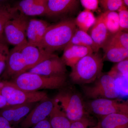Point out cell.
Masks as SVG:
<instances>
[{
	"instance_id": "6da1fadb",
	"label": "cell",
	"mask_w": 128,
	"mask_h": 128,
	"mask_svg": "<svg viewBox=\"0 0 128 128\" xmlns=\"http://www.w3.org/2000/svg\"><path fill=\"white\" fill-rule=\"evenodd\" d=\"M77 27L74 20L67 19L50 25L46 30L40 48L54 53L64 49L70 43Z\"/></svg>"
},
{
	"instance_id": "7a4b0ae2",
	"label": "cell",
	"mask_w": 128,
	"mask_h": 128,
	"mask_svg": "<svg viewBox=\"0 0 128 128\" xmlns=\"http://www.w3.org/2000/svg\"><path fill=\"white\" fill-rule=\"evenodd\" d=\"M102 57L98 52L86 56L72 68L70 77L73 83L85 85L94 82L102 75Z\"/></svg>"
},
{
	"instance_id": "3957f363",
	"label": "cell",
	"mask_w": 128,
	"mask_h": 128,
	"mask_svg": "<svg viewBox=\"0 0 128 128\" xmlns=\"http://www.w3.org/2000/svg\"><path fill=\"white\" fill-rule=\"evenodd\" d=\"M66 75L46 76L26 72L12 80L17 87L28 91H38L43 89H56L64 87L66 83Z\"/></svg>"
},
{
	"instance_id": "277c9868",
	"label": "cell",
	"mask_w": 128,
	"mask_h": 128,
	"mask_svg": "<svg viewBox=\"0 0 128 128\" xmlns=\"http://www.w3.org/2000/svg\"><path fill=\"white\" fill-rule=\"evenodd\" d=\"M0 90L2 96L9 105L37 103L48 98L45 92L25 90L7 80L2 82Z\"/></svg>"
},
{
	"instance_id": "5b68a950",
	"label": "cell",
	"mask_w": 128,
	"mask_h": 128,
	"mask_svg": "<svg viewBox=\"0 0 128 128\" xmlns=\"http://www.w3.org/2000/svg\"><path fill=\"white\" fill-rule=\"evenodd\" d=\"M29 20L28 17L18 12L4 28L2 36L6 42L14 46L27 42L26 33Z\"/></svg>"
},
{
	"instance_id": "8992f818",
	"label": "cell",
	"mask_w": 128,
	"mask_h": 128,
	"mask_svg": "<svg viewBox=\"0 0 128 128\" xmlns=\"http://www.w3.org/2000/svg\"><path fill=\"white\" fill-rule=\"evenodd\" d=\"M90 86L83 87V92L88 98L92 99L98 98L115 99L119 96L115 80L108 74L101 75Z\"/></svg>"
},
{
	"instance_id": "52a82bcc",
	"label": "cell",
	"mask_w": 128,
	"mask_h": 128,
	"mask_svg": "<svg viewBox=\"0 0 128 128\" xmlns=\"http://www.w3.org/2000/svg\"><path fill=\"white\" fill-rule=\"evenodd\" d=\"M58 103L66 117L71 122L87 116L81 98L72 92H65L58 94L54 98Z\"/></svg>"
},
{
	"instance_id": "ba28073f",
	"label": "cell",
	"mask_w": 128,
	"mask_h": 128,
	"mask_svg": "<svg viewBox=\"0 0 128 128\" xmlns=\"http://www.w3.org/2000/svg\"><path fill=\"white\" fill-rule=\"evenodd\" d=\"M87 105L91 112L102 117L116 113L128 114V102L110 98H98L89 102Z\"/></svg>"
},
{
	"instance_id": "9c48e42d",
	"label": "cell",
	"mask_w": 128,
	"mask_h": 128,
	"mask_svg": "<svg viewBox=\"0 0 128 128\" xmlns=\"http://www.w3.org/2000/svg\"><path fill=\"white\" fill-rule=\"evenodd\" d=\"M54 105V99L48 98L39 102L20 123L21 128H31L48 118Z\"/></svg>"
},
{
	"instance_id": "30bf717a",
	"label": "cell",
	"mask_w": 128,
	"mask_h": 128,
	"mask_svg": "<svg viewBox=\"0 0 128 128\" xmlns=\"http://www.w3.org/2000/svg\"><path fill=\"white\" fill-rule=\"evenodd\" d=\"M66 66L62 58L54 54L28 71L46 76L66 75Z\"/></svg>"
},
{
	"instance_id": "8fae6325",
	"label": "cell",
	"mask_w": 128,
	"mask_h": 128,
	"mask_svg": "<svg viewBox=\"0 0 128 128\" xmlns=\"http://www.w3.org/2000/svg\"><path fill=\"white\" fill-rule=\"evenodd\" d=\"M28 71L18 46L9 50L6 68L2 76L5 79H14Z\"/></svg>"
},
{
	"instance_id": "7c38bea8",
	"label": "cell",
	"mask_w": 128,
	"mask_h": 128,
	"mask_svg": "<svg viewBox=\"0 0 128 128\" xmlns=\"http://www.w3.org/2000/svg\"><path fill=\"white\" fill-rule=\"evenodd\" d=\"M18 46L28 71L54 54L46 51L42 48L28 43V42Z\"/></svg>"
},
{
	"instance_id": "4fadbf2b",
	"label": "cell",
	"mask_w": 128,
	"mask_h": 128,
	"mask_svg": "<svg viewBox=\"0 0 128 128\" xmlns=\"http://www.w3.org/2000/svg\"><path fill=\"white\" fill-rule=\"evenodd\" d=\"M27 103L7 106L0 108V116L7 120L11 125L20 123L36 105Z\"/></svg>"
},
{
	"instance_id": "5bb4252c",
	"label": "cell",
	"mask_w": 128,
	"mask_h": 128,
	"mask_svg": "<svg viewBox=\"0 0 128 128\" xmlns=\"http://www.w3.org/2000/svg\"><path fill=\"white\" fill-rule=\"evenodd\" d=\"M50 25L41 19H29L26 33L28 43L40 48L44 36Z\"/></svg>"
},
{
	"instance_id": "9a60e30c",
	"label": "cell",
	"mask_w": 128,
	"mask_h": 128,
	"mask_svg": "<svg viewBox=\"0 0 128 128\" xmlns=\"http://www.w3.org/2000/svg\"><path fill=\"white\" fill-rule=\"evenodd\" d=\"M80 0H48L45 16L55 17L72 13L77 9Z\"/></svg>"
},
{
	"instance_id": "2e32d148",
	"label": "cell",
	"mask_w": 128,
	"mask_h": 128,
	"mask_svg": "<svg viewBox=\"0 0 128 128\" xmlns=\"http://www.w3.org/2000/svg\"><path fill=\"white\" fill-rule=\"evenodd\" d=\"M48 0H20L13 6L27 16H45Z\"/></svg>"
},
{
	"instance_id": "e0dca14e",
	"label": "cell",
	"mask_w": 128,
	"mask_h": 128,
	"mask_svg": "<svg viewBox=\"0 0 128 128\" xmlns=\"http://www.w3.org/2000/svg\"><path fill=\"white\" fill-rule=\"evenodd\" d=\"M64 50L61 58L66 66L71 68L83 57L94 52L90 48L74 44H68Z\"/></svg>"
},
{
	"instance_id": "ac0fdd59",
	"label": "cell",
	"mask_w": 128,
	"mask_h": 128,
	"mask_svg": "<svg viewBox=\"0 0 128 128\" xmlns=\"http://www.w3.org/2000/svg\"><path fill=\"white\" fill-rule=\"evenodd\" d=\"M89 30V35L99 49L103 48L112 35L105 26L101 14L96 18L95 23Z\"/></svg>"
},
{
	"instance_id": "d6986e66",
	"label": "cell",
	"mask_w": 128,
	"mask_h": 128,
	"mask_svg": "<svg viewBox=\"0 0 128 128\" xmlns=\"http://www.w3.org/2000/svg\"><path fill=\"white\" fill-rule=\"evenodd\" d=\"M102 48L104 52L103 60L117 63L128 58V49L108 42Z\"/></svg>"
},
{
	"instance_id": "ffe728a7",
	"label": "cell",
	"mask_w": 128,
	"mask_h": 128,
	"mask_svg": "<svg viewBox=\"0 0 128 128\" xmlns=\"http://www.w3.org/2000/svg\"><path fill=\"white\" fill-rule=\"evenodd\" d=\"M101 128H128V114L116 113L102 117Z\"/></svg>"
},
{
	"instance_id": "44dd1931",
	"label": "cell",
	"mask_w": 128,
	"mask_h": 128,
	"mask_svg": "<svg viewBox=\"0 0 128 128\" xmlns=\"http://www.w3.org/2000/svg\"><path fill=\"white\" fill-rule=\"evenodd\" d=\"M48 118L53 128H70L71 122L54 99V108Z\"/></svg>"
},
{
	"instance_id": "7402d4cb",
	"label": "cell",
	"mask_w": 128,
	"mask_h": 128,
	"mask_svg": "<svg viewBox=\"0 0 128 128\" xmlns=\"http://www.w3.org/2000/svg\"><path fill=\"white\" fill-rule=\"evenodd\" d=\"M68 44H74L90 48L95 53L98 52L99 50L89 34L77 28Z\"/></svg>"
},
{
	"instance_id": "603a6c76",
	"label": "cell",
	"mask_w": 128,
	"mask_h": 128,
	"mask_svg": "<svg viewBox=\"0 0 128 128\" xmlns=\"http://www.w3.org/2000/svg\"><path fill=\"white\" fill-rule=\"evenodd\" d=\"M96 20V18L91 11L85 9L79 13L74 20L78 28L87 32L94 25Z\"/></svg>"
},
{
	"instance_id": "cb8c5ba5",
	"label": "cell",
	"mask_w": 128,
	"mask_h": 128,
	"mask_svg": "<svg viewBox=\"0 0 128 128\" xmlns=\"http://www.w3.org/2000/svg\"><path fill=\"white\" fill-rule=\"evenodd\" d=\"M18 12L8 2L0 3V39L2 36L6 24Z\"/></svg>"
},
{
	"instance_id": "d4e9b609",
	"label": "cell",
	"mask_w": 128,
	"mask_h": 128,
	"mask_svg": "<svg viewBox=\"0 0 128 128\" xmlns=\"http://www.w3.org/2000/svg\"><path fill=\"white\" fill-rule=\"evenodd\" d=\"M100 14L105 26L110 34L112 35L120 31L118 12L115 11H106Z\"/></svg>"
},
{
	"instance_id": "484cf974",
	"label": "cell",
	"mask_w": 128,
	"mask_h": 128,
	"mask_svg": "<svg viewBox=\"0 0 128 128\" xmlns=\"http://www.w3.org/2000/svg\"><path fill=\"white\" fill-rule=\"evenodd\" d=\"M128 58L117 63L112 67L108 74L116 80L118 78L128 76Z\"/></svg>"
},
{
	"instance_id": "4316f807",
	"label": "cell",
	"mask_w": 128,
	"mask_h": 128,
	"mask_svg": "<svg viewBox=\"0 0 128 128\" xmlns=\"http://www.w3.org/2000/svg\"><path fill=\"white\" fill-rule=\"evenodd\" d=\"M107 42L128 49V32L119 31L112 34Z\"/></svg>"
},
{
	"instance_id": "83f0119b",
	"label": "cell",
	"mask_w": 128,
	"mask_h": 128,
	"mask_svg": "<svg viewBox=\"0 0 128 128\" xmlns=\"http://www.w3.org/2000/svg\"><path fill=\"white\" fill-rule=\"evenodd\" d=\"M7 43L2 36L0 39V76L4 70L10 50Z\"/></svg>"
},
{
	"instance_id": "f1b7e54d",
	"label": "cell",
	"mask_w": 128,
	"mask_h": 128,
	"mask_svg": "<svg viewBox=\"0 0 128 128\" xmlns=\"http://www.w3.org/2000/svg\"><path fill=\"white\" fill-rule=\"evenodd\" d=\"M98 4L104 12L117 11L124 4L123 0H98Z\"/></svg>"
},
{
	"instance_id": "f546056e",
	"label": "cell",
	"mask_w": 128,
	"mask_h": 128,
	"mask_svg": "<svg viewBox=\"0 0 128 128\" xmlns=\"http://www.w3.org/2000/svg\"><path fill=\"white\" fill-rule=\"evenodd\" d=\"M128 7L123 4L118 10L120 30L128 32Z\"/></svg>"
},
{
	"instance_id": "4dcf8cb0",
	"label": "cell",
	"mask_w": 128,
	"mask_h": 128,
	"mask_svg": "<svg viewBox=\"0 0 128 128\" xmlns=\"http://www.w3.org/2000/svg\"><path fill=\"white\" fill-rule=\"evenodd\" d=\"M91 123L87 116L84 117L77 121L71 122L70 128H88Z\"/></svg>"
},
{
	"instance_id": "1f68e13d",
	"label": "cell",
	"mask_w": 128,
	"mask_h": 128,
	"mask_svg": "<svg viewBox=\"0 0 128 128\" xmlns=\"http://www.w3.org/2000/svg\"><path fill=\"white\" fill-rule=\"evenodd\" d=\"M85 9L91 11L96 10L98 8V0H80Z\"/></svg>"
},
{
	"instance_id": "d6a6232c",
	"label": "cell",
	"mask_w": 128,
	"mask_h": 128,
	"mask_svg": "<svg viewBox=\"0 0 128 128\" xmlns=\"http://www.w3.org/2000/svg\"><path fill=\"white\" fill-rule=\"evenodd\" d=\"M31 128H53L51 126L48 118L35 124Z\"/></svg>"
},
{
	"instance_id": "836d02e7",
	"label": "cell",
	"mask_w": 128,
	"mask_h": 128,
	"mask_svg": "<svg viewBox=\"0 0 128 128\" xmlns=\"http://www.w3.org/2000/svg\"><path fill=\"white\" fill-rule=\"evenodd\" d=\"M0 128H12L9 122L0 116Z\"/></svg>"
},
{
	"instance_id": "e575fe53",
	"label": "cell",
	"mask_w": 128,
	"mask_h": 128,
	"mask_svg": "<svg viewBox=\"0 0 128 128\" xmlns=\"http://www.w3.org/2000/svg\"><path fill=\"white\" fill-rule=\"evenodd\" d=\"M1 82H0V108L7 106V102L5 100L4 97L2 96L1 92L0 87Z\"/></svg>"
},
{
	"instance_id": "d590c367",
	"label": "cell",
	"mask_w": 128,
	"mask_h": 128,
	"mask_svg": "<svg viewBox=\"0 0 128 128\" xmlns=\"http://www.w3.org/2000/svg\"><path fill=\"white\" fill-rule=\"evenodd\" d=\"M101 128L100 125V123L98 122L96 126H92V127H91V128Z\"/></svg>"
},
{
	"instance_id": "8d00e7d4",
	"label": "cell",
	"mask_w": 128,
	"mask_h": 128,
	"mask_svg": "<svg viewBox=\"0 0 128 128\" xmlns=\"http://www.w3.org/2000/svg\"><path fill=\"white\" fill-rule=\"evenodd\" d=\"M124 5L128 7V0H123Z\"/></svg>"
},
{
	"instance_id": "74e56055",
	"label": "cell",
	"mask_w": 128,
	"mask_h": 128,
	"mask_svg": "<svg viewBox=\"0 0 128 128\" xmlns=\"http://www.w3.org/2000/svg\"><path fill=\"white\" fill-rule=\"evenodd\" d=\"M10 0H0V3H6Z\"/></svg>"
}]
</instances>
